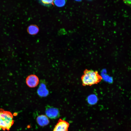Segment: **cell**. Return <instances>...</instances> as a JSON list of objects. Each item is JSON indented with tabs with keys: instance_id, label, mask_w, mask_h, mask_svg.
I'll return each mask as SVG.
<instances>
[{
	"instance_id": "7a4b0ae2",
	"label": "cell",
	"mask_w": 131,
	"mask_h": 131,
	"mask_svg": "<svg viewBox=\"0 0 131 131\" xmlns=\"http://www.w3.org/2000/svg\"><path fill=\"white\" fill-rule=\"evenodd\" d=\"M13 123V116L11 113L0 110V130H9Z\"/></svg>"
},
{
	"instance_id": "9c48e42d",
	"label": "cell",
	"mask_w": 131,
	"mask_h": 131,
	"mask_svg": "<svg viewBox=\"0 0 131 131\" xmlns=\"http://www.w3.org/2000/svg\"><path fill=\"white\" fill-rule=\"evenodd\" d=\"M54 0H39L42 5L46 6H49L52 5H53Z\"/></svg>"
},
{
	"instance_id": "8992f818",
	"label": "cell",
	"mask_w": 131,
	"mask_h": 131,
	"mask_svg": "<svg viewBox=\"0 0 131 131\" xmlns=\"http://www.w3.org/2000/svg\"><path fill=\"white\" fill-rule=\"evenodd\" d=\"M38 95L41 97L47 96L49 94V91L47 89L46 85L44 82L41 81L40 82L37 90Z\"/></svg>"
},
{
	"instance_id": "30bf717a",
	"label": "cell",
	"mask_w": 131,
	"mask_h": 131,
	"mask_svg": "<svg viewBox=\"0 0 131 131\" xmlns=\"http://www.w3.org/2000/svg\"><path fill=\"white\" fill-rule=\"evenodd\" d=\"M54 2L55 5L58 7H62L65 4V0H54Z\"/></svg>"
},
{
	"instance_id": "277c9868",
	"label": "cell",
	"mask_w": 131,
	"mask_h": 131,
	"mask_svg": "<svg viewBox=\"0 0 131 131\" xmlns=\"http://www.w3.org/2000/svg\"><path fill=\"white\" fill-rule=\"evenodd\" d=\"M69 126L68 122L60 118L55 125L53 131H68Z\"/></svg>"
},
{
	"instance_id": "ba28073f",
	"label": "cell",
	"mask_w": 131,
	"mask_h": 131,
	"mask_svg": "<svg viewBox=\"0 0 131 131\" xmlns=\"http://www.w3.org/2000/svg\"><path fill=\"white\" fill-rule=\"evenodd\" d=\"M27 30L29 34L32 35H35L38 33L39 28L36 25L32 24L28 26Z\"/></svg>"
},
{
	"instance_id": "5b68a950",
	"label": "cell",
	"mask_w": 131,
	"mask_h": 131,
	"mask_svg": "<svg viewBox=\"0 0 131 131\" xmlns=\"http://www.w3.org/2000/svg\"><path fill=\"white\" fill-rule=\"evenodd\" d=\"M27 85L31 88L37 86L39 83V79L38 76L35 74H31L28 76L26 79Z\"/></svg>"
},
{
	"instance_id": "3957f363",
	"label": "cell",
	"mask_w": 131,
	"mask_h": 131,
	"mask_svg": "<svg viewBox=\"0 0 131 131\" xmlns=\"http://www.w3.org/2000/svg\"><path fill=\"white\" fill-rule=\"evenodd\" d=\"M45 113L48 117L52 119H56L60 115L59 111L57 108L48 105L46 107Z\"/></svg>"
},
{
	"instance_id": "8fae6325",
	"label": "cell",
	"mask_w": 131,
	"mask_h": 131,
	"mask_svg": "<svg viewBox=\"0 0 131 131\" xmlns=\"http://www.w3.org/2000/svg\"><path fill=\"white\" fill-rule=\"evenodd\" d=\"M123 1L125 4L128 6L131 5V0H123Z\"/></svg>"
},
{
	"instance_id": "6da1fadb",
	"label": "cell",
	"mask_w": 131,
	"mask_h": 131,
	"mask_svg": "<svg viewBox=\"0 0 131 131\" xmlns=\"http://www.w3.org/2000/svg\"><path fill=\"white\" fill-rule=\"evenodd\" d=\"M102 77L97 71L92 70L85 69L81 77L83 86H91L100 82Z\"/></svg>"
},
{
	"instance_id": "52a82bcc",
	"label": "cell",
	"mask_w": 131,
	"mask_h": 131,
	"mask_svg": "<svg viewBox=\"0 0 131 131\" xmlns=\"http://www.w3.org/2000/svg\"><path fill=\"white\" fill-rule=\"evenodd\" d=\"M36 121L38 124L41 127L47 125L49 122L48 118L44 115H41L37 117Z\"/></svg>"
}]
</instances>
